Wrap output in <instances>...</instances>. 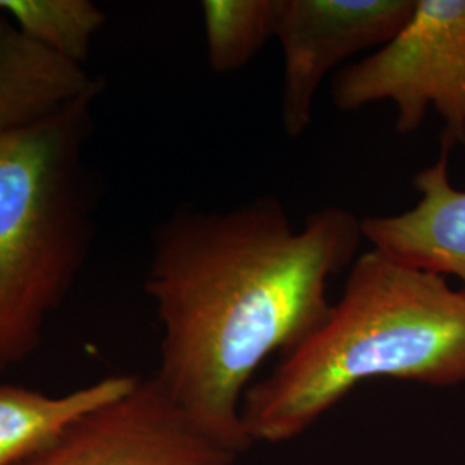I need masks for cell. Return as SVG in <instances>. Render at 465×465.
Masks as SVG:
<instances>
[{
  "mask_svg": "<svg viewBox=\"0 0 465 465\" xmlns=\"http://www.w3.org/2000/svg\"><path fill=\"white\" fill-rule=\"evenodd\" d=\"M0 15L42 49L80 66L105 25L90 0H0Z\"/></svg>",
  "mask_w": 465,
  "mask_h": 465,
  "instance_id": "obj_11",
  "label": "cell"
},
{
  "mask_svg": "<svg viewBox=\"0 0 465 465\" xmlns=\"http://www.w3.org/2000/svg\"><path fill=\"white\" fill-rule=\"evenodd\" d=\"M134 376H109L61 397L0 384V465H17L47 449L67 428L134 386Z\"/></svg>",
  "mask_w": 465,
  "mask_h": 465,
  "instance_id": "obj_9",
  "label": "cell"
},
{
  "mask_svg": "<svg viewBox=\"0 0 465 465\" xmlns=\"http://www.w3.org/2000/svg\"><path fill=\"white\" fill-rule=\"evenodd\" d=\"M100 90L84 66L42 49L0 15V142Z\"/></svg>",
  "mask_w": 465,
  "mask_h": 465,
  "instance_id": "obj_8",
  "label": "cell"
},
{
  "mask_svg": "<svg viewBox=\"0 0 465 465\" xmlns=\"http://www.w3.org/2000/svg\"><path fill=\"white\" fill-rule=\"evenodd\" d=\"M240 453L192 422L157 376L80 417L17 465H238Z\"/></svg>",
  "mask_w": 465,
  "mask_h": 465,
  "instance_id": "obj_5",
  "label": "cell"
},
{
  "mask_svg": "<svg viewBox=\"0 0 465 465\" xmlns=\"http://www.w3.org/2000/svg\"><path fill=\"white\" fill-rule=\"evenodd\" d=\"M331 99L345 113L391 102L400 134L417 132L434 109L445 123L441 145H465V0H416L399 34L336 71Z\"/></svg>",
  "mask_w": 465,
  "mask_h": 465,
  "instance_id": "obj_4",
  "label": "cell"
},
{
  "mask_svg": "<svg viewBox=\"0 0 465 465\" xmlns=\"http://www.w3.org/2000/svg\"><path fill=\"white\" fill-rule=\"evenodd\" d=\"M378 378L465 382V292L371 249L350 266L326 319L249 386L243 428L252 443L295 440L357 384Z\"/></svg>",
  "mask_w": 465,
  "mask_h": 465,
  "instance_id": "obj_2",
  "label": "cell"
},
{
  "mask_svg": "<svg viewBox=\"0 0 465 465\" xmlns=\"http://www.w3.org/2000/svg\"><path fill=\"white\" fill-rule=\"evenodd\" d=\"M416 0H282L276 36L284 73L282 124L299 138L311 128L317 92L351 55L380 49L412 16Z\"/></svg>",
  "mask_w": 465,
  "mask_h": 465,
  "instance_id": "obj_6",
  "label": "cell"
},
{
  "mask_svg": "<svg viewBox=\"0 0 465 465\" xmlns=\"http://www.w3.org/2000/svg\"><path fill=\"white\" fill-rule=\"evenodd\" d=\"M95 99L0 142V374L36 349L88 253L95 190L84 152Z\"/></svg>",
  "mask_w": 465,
  "mask_h": 465,
  "instance_id": "obj_3",
  "label": "cell"
},
{
  "mask_svg": "<svg viewBox=\"0 0 465 465\" xmlns=\"http://www.w3.org/2000/svg\"><path fill=\"white\" fill-rule=\"evenodd\" d=\"M362 240L351 211L324 207L297 228L272 197L157 228L145 280L163 328L155 376L200 431L240 455L253 445L242 420L250 380L326 319L328 282Z\"/></svg>",
  "mask_w": 465,
  "mask_h": 465,
  "instance_id": "obj_1",
  "label": "cell"
},
{
  "mask_svg": "<svg viewBox=\"0 0 465 465\" xmlns=\"http://www.w3.org/2000/svg\"><path fill=\"white\" fill-rule=\"evenodd\" d=\"M449 147L431 166L414 176L420 200L416 207L388 216L362 219V232L372 249L401 264L441 276H465V190L449 176Z\"/></svg>",
  "mask_w": 465,
  "mask_h": 465,
  "instance_id": "obj_7",
  "label": "cell"
},
{
  "mask_svg": "<svg viewBox=\"0 0 465 465\" xmlns=\"http://www.w3.org/2000/svg\"><path fill=\"white\" fill-rule=\"evenodd\" d=\"M200 5L207 61L219 74L247 66L276 36L282 0H203Z\"/></svg>",
  "mask_w": 465,
  "mask_h": 465,
  "instance_id": "obj_10",
  "label": "cell"
}]
</instances>
